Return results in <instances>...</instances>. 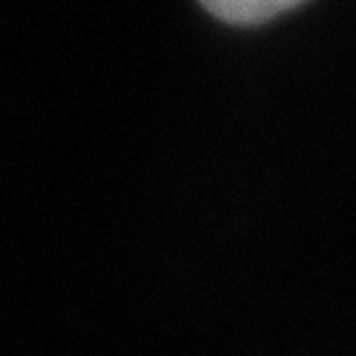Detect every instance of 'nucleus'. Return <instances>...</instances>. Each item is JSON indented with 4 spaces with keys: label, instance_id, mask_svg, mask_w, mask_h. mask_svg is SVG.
Instances as JSON below:
<instances>
[{
    "label": "nucleus",
    "instance_id": "nucleus-1",
    "mask_svg": "<svg viewBox=\"0 0 356 356\" xmlns=\"http://www.w3.org/2000/svg\"><path fill=\"white\" fill-rule=\"evenodd\" d=\"M198 3L211 16L227 22V24L254 26L291 11V8L301 6L306 0H198Z\"/></svg>",
    "mask_w": 356,
    "mask_h": 356
}]
</instances>
